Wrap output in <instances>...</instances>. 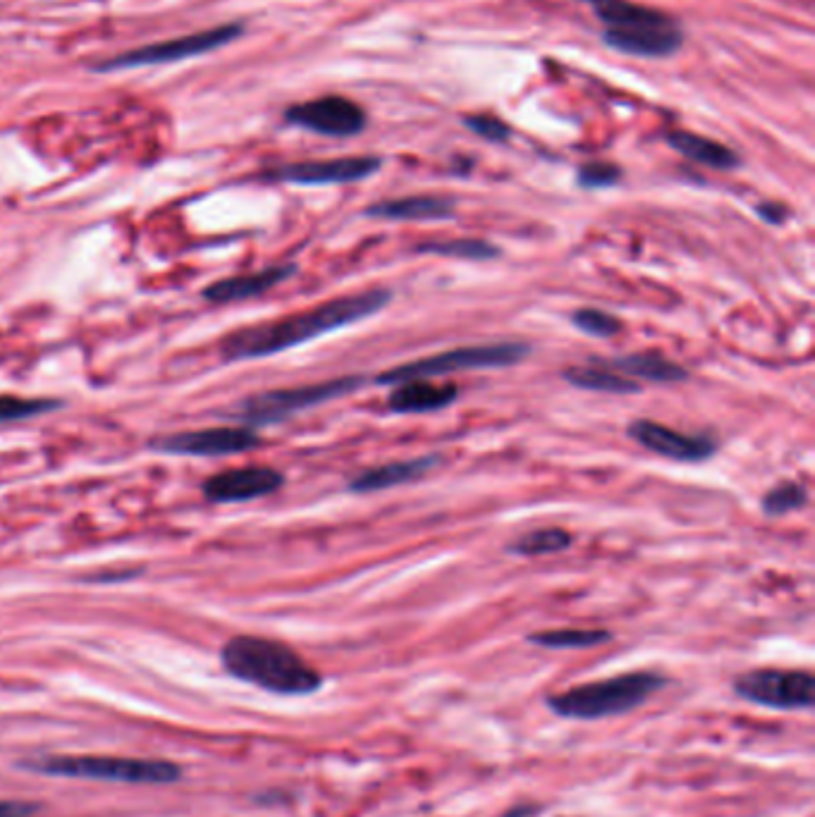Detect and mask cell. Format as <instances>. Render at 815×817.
I'll return each instance as SVG.
<instances>
[{
	"label": "cell",
	"mask_w": 815,
	"mask_h": 817,
	"mask_svg": "<svg viewBox=\"0 0 815 817\" xmlns=\"http://www.w3.org/2000/svg\"><path fill=\"white\" fill-rule=\"evenodd\" d=\"M390 301L392 292L385 290V287H376V290L369 292L323 301L314 309L292 313V316L278 318V321L232 330L220 340V356L225 361H249L280 354L285 349L299 347V344L333 333V330L366 321V318L383 311Z\"/></svg>",
	"instance_id": "1"
},
{
	"label": "cell",
	"mask_w": 815,
	"mask_h": 817,
	"mask_svg": "<svg viewBox=\"0 0 815 817\" xmlns=\"http://www.w3.org/2000/svg\"><path fill=\"white\" fill-rule=\"evenodd\" d=\"M230 677L278 696H309L323 686V677L287 643L263 636H235L220 650Z\"/></svg>",
	"instance_id": "2"
},
{
	"label": "cell",
	"mask_w": 815,
	"mask_h": 817,
	"mask_svg": "<svg viewBox=\"0 0 815 817\" xmlns=\"http://www.w3.org/2000/svg\"><path fill=\"white\" fill-rule=\"evenodd\" d=\"M596 15L605 22L603 41L615 51L639 58H667L684 43L679 24L665 12L629 0H598Z\"/></svg>",
	"instance_id": "3"
},
{
	"label": "cell",
	"mask_w": 815,
	"mask_h": 817,
	"mask_svg": "<svg viewBox=\"0 0 815 817\" xmlns=\"http://www.w3.org/2000/svg\"><path fill=\"white\" fill-rule=\"evenodd\" d=\"M663 686L665 677L658 672H627L567 688L545 698V705L565 720L593 722L636 710Z\"/></svg>",
	"instance_id": "4"
},
{
	"label": "cell",
	"mask_w": 815,
	"mask_h": 817,
	"mask_svg": "<svg viewBox=\"0 0 815 817\" xmlns=\"http://www.w3.org/2000/svg\"><path fill=\"white\" fill-rule=\"evenodd\" d=\"M22 770L48 774V777L101 779L120 784H175L180 782L182 767L170 760L149 758H115V755H36L20 760Z\"/></svg>",
	"instance_id": "5"
},
{
	"label": "cell",
	"mask_w": 815,
	"mask_h": 817,
	"mask_svg": "<svg viewBox=\"0 0 815 817\" xmlns=\"http://www.w3.org/2000/svg\"><path fill=\"white\" fill-rule=\"evenodd\" d=\"M531 354V344L526 342H493L474 344V347H457L450 352L426 356V359L409 361V364L388 368L376 378L378 385H400L407 380H431L450 373L479 371V368H505L522 364Z\"/></svg>",
	"instance_id": "6"
},
{
	"label": "cell",
	"mask_w": 815,
	"mask_h": 817,
	"mask_svg": "<svg viewBox=\"0 0 815 817\" xmlns=\"http://www.w3.org/2000/svg\"><path fill=\"white\" fill-rule=\"evenodd\" d=\"M364 383H366L364 378L345 376L323 380V383L287 387V390L259 392V395H251L244 399L240 407H237L235 416L244 423V426L256 430L261 426H271V423H283L287 419H292V416H297L299 411L318 407V404H326L333 402V399L352 395V392H357Z\"/></svg>",
	"instance_id": "7"
},
{
	"label": "cell",
	"mask_w": 815,
	"mask_h": 817,
	"mask_svg": "<svg viewBox=\"0 0 815 817\" xmlns=\"http://www.w3.org/2000/svg\"><path fill=\"white\" fill-rule=\"evenodd\" d=\"M244 32H247V24L244 22H228V24H220V27L204 29V32L185 34V36H177V39L158 41V43H146V46L132 48V51L110 55L108 60H101V63L91 65V70L120 72V70H134V67L182 63V60L199 58V55L218 51V48L242 39Z\"/></svg>",
	"instance_id": "8"
},
{
	"label": "cell",
	"mask_w": 815,
	"mask_h": 817,
	"mask_svg": "<svg viewBox=\"0 0 815 817\" xmlns=\"http://www.w3.org/2000/svg\"><path fill=\"white\" fill-rule=\"evenodd\" d=\"M734 693L749 703L775 710H811L815 700L813 674L806 669L761 667L739 674Z\"/></svg>",
	"instance_id": "9"
},
{
	"label": "cell",
	"mask_w": 815,
	"mask_h": 817,
	"mask_svg": "<svg viewBox=\"0 0 815 817\" xmlns=\"http://www.w3.org/2000/svg\"><path fill=\"white\" fill-rule=\"evenodd\" d=\"M285 120L323 137H354L369 125L366 110L345 96H321L285 110Z\"/></svg>",
	"instance_id": "10"
},
{
	"label": "cell",
	"mask_w": 815,
	"mask_h": 817,
	"mask_svg": "<svg viewBox=\"0 0 815 817\" xmlns=\"http://www.w3.org/2000/svg\"><path fill=\"white\" fill-rule=\"evenodd\" d=\"M151 450L163 454H180V457H228L242 454L261 445L259 433L254 428H206L187 430V433L165 435L149 442Z\"/></svg>",
	"instance_id": "11"
},
{
	"label": "cell",
	"mask_w": 815,
	"mask_h": 817,
	"mask_svg": "<svg viewBox=\"0 0 815 817\" xmlns=\"http://www.w3.org/2000/svg\"><path fill=\"white\" fill-rule=\"evenodd\" d=\"M627 435L634 442H639L643 450L670 459V462L701 464L708 462L718 452V440L713 435L679 433V430L651 419L631 421Z\"/></svg>",
	"instance_id": "12"
},
{
	"label": "cell",
	"mask_w": 815,
	"mask_h": 817,
	"mask_svg": "<svg viewBox=\"0 0 815 817\" xmlns=\"http://www.w3.org/2000/svg\"><path fill=\"white\" fill-rule=\"evenodd\" d=\"M381 165L383 161L378 156H347L328 158V161H302L266 170L261 175V180L306 184V187H316V184H347L366 180L373 172L381 170Z\"/></svg>",
	"instance_id": "13"
},
{
	"label": "cell",
	"mask_w": 815,
	"mask_h": 817,
	"mask_svg": "<svg viewBox=\"0 0 815 817\" xmlns=\"http://www.w3.org/2000/svg\"><path fill=\"white\" fill-rule=\"evenodd\" d=\"M285 485V473L273 466H240L220 471L204 481V497L213 505L249 502L278 493Z\"/></svg>",
	"instance_id": "14"
},
{
	"label": "cell",
	"mask_w": 815,
	"mask_h": 817,
	"mask_svg": "<svg viewBox=\"0 0 815 817\" xmlns=\"http://www.w3.org/2000/svg\"><path fill=\"white\" fill-rule=\"evenodd\" d=\"M294 273H297L294 263H278V266H268L256 270V273L235 275V278H225L208 285L204 290V299L213 301V304H232V301L261 297L263 292L273 290L280 282L290 280Z\"/></svg>",
	"instance_id": "15"
},
{
	"label": "cell",
	"mask_w": 815,
	"mask_h": 817,
	"mask_svg": "<svg viewBox=\"0 0 815 817\" xmlns=\"http://www.w3.org/2000/svg\"><path fill=\"white\" fill-rule=\"evenodd\" d=\"M438 464H440L438 454H424V457L400 459V462L373 466V469H366L357 473L354 478H349L347 488L352 490V493L361 495L378 493V490H390L395 488V485L421 481V478H424L426 473H431Z\"/></svg>",
	"instance_id": "16"
},
{
	"label": "cell",
	"mask_w": 815,
	"mask_h": 817,
	"mask_svg": "<svg viewBox=\"0 0 815 817\" xmlns=\"http://www.w3.org/2000/svg\"><path fill=\"white\" fill-rule=\"evenodd\" d=\"M459 397L455 385H435L431 380H407L395 385L388 397V409L395 414H428L450 407Z\"/></svg>",
	"instance_id": "17"
},
{
	"label": "cell",
	"mask_w": 815,
	"mask_h": 817,
	"mask_svg": "<svg viewBox=\"0 0 815 817\" xmlns=\"http://www.w3.org/2000/svg\"><path fill=\"white\" fill-rule=\"evenodd\" d=\"M457 201L450 196H404V199H388L381 204L366 208L369 218L381 220H447L455 213Z\"/></svg>",
	"instance_id": "18"
},
{
	"label": "cell",
	"mask_w": 815,
	"mask_h": 817,
	"mask_svg": "<svg viewBox=\"0 0 815 817\" xmlns=\"http://www.w3.org/2000/svg\"><path fill=\"white\" fill-rule=\"evenodd\" d=\"M598 364L612 368V371L622 373L631 380L641 378L648 380V383H682V380L689 378V371L684 366H679L677 361L667 359L663 354L655 352H639V354H629V356H617V359H596Z\"/></svg>",
	"instance_id": "19"
},
{
	"label": "cell",
	"mask_w": 815,
	"mask_h": 817,
	"mask_svg": "<svg viewBox=\"0 0 815 817\" xmlns=\"http://www.w3.org/2000/svg\"><path fill=\"white\" fill-rule=\"evenodd\" d=\"M667 144L672 146L674 151L682 153L684 158L694 161L698 165H706V168L713 170H734L739 168V156L734 153L729 146L720 144V141L701 137V134L686 132V129H674V132L667 134Z\"/></svg>",
	"instance_id": "20"
},
{
	"label": "cell",
	"mask_w": 815,
	"mask_h": 817,
	"mask_svg": "<svg viewBox=\"0 0 815 817\" xmlns=\"http://www.w3.org/2000/svg\"><path fill=\"white\" fill-rule=\"evenodd\" d=\"M562 376H565L567 383L581 387V390L608 392V395H639L641 392L639 380H631L627 376H622V373L598 364L596 359H593L588 366L567 368Z\"/></svg>",
	"instance_id": "21"
},
{
	"label": "cell",
	"mask_w": 815,
	"mask_h": 817,
	"mask_svg": "<svg viewBox=\"0 0 815 817\" xmlns=\"http://www.w3.org/2000/svg\"><path fill=\"white\" fill-rule=\"evenodd\" d=\"M574 536L565 528H536V531L524 533L522 538L514 540L512 545H507V552L519 557H541V555H557V552H565L569 545H572Z\"/></svg>",
	"instance_id": "22"
},
{
	"label": "cell",
	"mask_w": 815,
	"mask_h": 817,
	"mask_svg": "<svg viewBox=\"0 0 815 817\" xmlns=\"http://www.w3.org/2000/svg\"><path fill=\"white\" fill-rule=\"evenodd\" d=\"M419 254H433L445 258H467V261H490L498 258L500 249L495 244L486 242L479 237H457V239H443V242H424L416 247Z\"/></svg>",
	"instance_id": "23"
},
{
	"label": "cell",
	"mask_w": 815,
	"mask_h": 817,
	"mask_svg": "<svg viewBox=\"0 0 815 817\" xmlns=\"http://www.w3.org/2000/svg\"><path fill=\"white\" fill-rule=\"evenodd\" d=\"M612 638L605 629H553L531 634L529 641L541 648L553 650H576V648H596L600 643H608Z\"/></svg>",
	"instance_id": "24"
},
{
	"label": "cell",
	"mask_w": 815,
	"mask_h": 817,
	"mask_svg": "<svg viewBox=\"0 0 815 817\" xmlns=\"http://www.w3.org/2000/svg\"><path fill=\"white\" fill-rule=\"evenodd\" d=\"M806 505L808 490L799 481H784L780 485H772L761 502L763 512L768 516H784L789 512H796V509H804Z\"/></svg>",
	"instance_id": "25"
},
{
	"label": "cell",
	"mask_w": 815,
	"mask_h": 817,
	"mask_svg": "<svg viewBox=\"0 0 815 817\" xmlns=\"http://www.w3.org/2000/svg\"><path fill=\"white\" fill-rule=\"evenodd\" d=\"M63 407L58 399H34V397H17V395H0V423L34 419V416L51 414V411Z\"/></svg>",
	"instance_id": "26"
},
{
	"label": "cell",
	"mask_w": 815,
	"mask_h": 817,
	"mask_svg": "<svg viewBox=\"0 0 815 817\" xmlns=\"http://www.w3.org/2000/svg\"><path fill=\"white\" fill-rule=\"evenodd\" d=\"M572 323L581 333L591 335V337H615L622 333V321L617 316H612L608 311L600 309H576L572 313Z\"/></svg>",
	"instance_id": "27"
},
{
	"label": "cell",
	"mask_w": 815,
	"mask_h": 817,
	"mask_svg": "<svg viewBox=\"0 0 815 817\" xmlns=\"http://www.w3.org/2000/svg\"><path fill=\"white\" fill-rule=\"evenodd\" d=\"M622 180L620 165L608 161H591L576 170V182L581 189H608Z\"/></svg>",
	"instance_id": "28"
},
{
	"label": "cell",
	"mask_w": 815,
	"mask_h": 817,
	"mask_svg": "<svg viewBox=\"0 0 815 817\" xmlns=\"http://www.w3.org/2000/svg\"><path fill=\"white\" fill-rule=\"evenodd\" d=\"M462 122H464V127L471 129L474 134H479L481 139L495 141V144H500V141H507L512 137L510 125H505V122H502L500 118H495V115H488V113L467 115Z\"/></svg>",
	"instance_id": "29"
},
{
	"label": "cell",
	"mask_w": 815,
	"mask_h": 817,
	"mask_svg": "<svg viewBox=\"0 0 815 817\" xmlns=\"http://www.w3.org/2000/svg\"><path fill=\"white\" fill-rule=\"evenodd\" d=\"M39 803L27 801H0V817H29L39 813Z\"/></svg>",
	"instance_id": "30"
},
{
	"label": "cell",
	"mask_w": 815,
	"mask_h": 817,
	"mask_svg": "<svg viewBox=\"0 0 815 817\" xmlns=\"http://www.w3.org/2000/svg\"><path fill=\"white\" fill-rule=\"evenodd\" d=\"M758 211V215H761V218L765 220V223H772V225H777V223H784V218H787V208H784L782 204H775V201H768V204H761L756 208Z\"/></svg>",
	"instance_id": "31"
},
{
	"label": "cell",
	"mask_w": 815,
	"mask_h": 817,
	"mask_svg": "<svg viewBox=\"0 0 815 817\" xmlns=\"http://www.w3.org/2000/svg\"><path fill=\"white\" fill-rule=\"evenodd\" d=\"M533 813H536V808L524 806V808H519V810H512V813H507L505 817H526V815H533Z\"/></svg>",
	"instance_id": "32"
},
{
	"label": "cell",
	"mask_w": 815,
	"mask_h": 817,
	"mask_svg": "<svg viewBox=\"0 0 815 817\" xmlns=\"http://www.w3.org/2000/svg\"><path fill=\"white\" fill-rule=\"evenodd\" d=\"M588 3H598V0H588Z\"/></svg>",
	"instance_id": "33"
}]
</instances>
